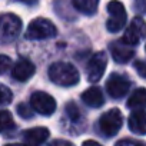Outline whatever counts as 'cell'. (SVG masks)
I'll list each match as a JSON object with an SVG mask.
<instances>
[{
	"instance_id": "cell-1",
	"label": "cell",
	"mask_w": 146,
	"mask_h": 146,
	"mask_svg": "<svg viewBox=\"0 0 146 146\" xmlns=\"http://www.w3.org/2000/svg\"><path fill=\"white\" fill-rule=\"evenodd\" d=\"M49 78L53 83H56L59 86H63V88L75 86L80 80L78 69L73 64L64 63V62L53 63L49 67Z\"/></svg>"
},
{
	"instance_id": "cell-2",
	"label": "cell",
	"mask_w": 146,
	"mask_h": 146,
	"mask_svg": "<svg viewBox=\"0 0 146 146\" xmlns=\"http://www.w3.org/2000/svg\"><path fill=\"white\" fill-rule=\"evenodd\" d=\"M57 35L56 26L49 20L43 17H37L30 22L27 26V30L25 33L26 39L29 40H44V39H52Z\"/></svg>"
},
{
	"instance_id": "cell-3",
	"label": "cell",
	"mask_w": 146,
	"mask_h": 146,
	"mask_svg": "<svg viewBox=\"0 0 146 146\" xmlns=\"http://www.w3.org/2000/svg\"><path fill=\"white\" fill-rule=\"evenodd\" d=\"M22 32V20L13 13L0 15V43L13 42Z\"/></svg>"
},
{
	"instance_id": "cell-4",
	"label": "cell",
	"mask_w": 146,
	"mask_h": 146,
	"mask_svg": "<svg viewBox=\"0 0 146 146\" xmlns=\"http://www.w3.org/2000/svg\"><path fill=\"white\" fill-rule=\"evenodd\" d=\"M108 13H109V19L106 22V29L110 33L120 32L125 27L126 19H127L125 6L120 2H117V0H112L108 5Z\"/></svg>"
},
{
	"instance_id": "cell-5",
	"label": "cell",
	"mask_w": 146,
	"mask_h": 146,
	"mask_svg": "<svg viewBox=\"0 0 146 146\" xmlns=\"http://www.w3.org/2000/svg\"><path fill=\"white\" fill-rule=\"evenodd\" d=\"M122 125H123V116L119 109H110L106 113H103L99 119V129L108 137L115 136L120 130Z\"/></svg>"
},
{
	"instance_id": "cell-6",
	"label": "cell",
	"mask_w": 146,
	"mask_h": 146,
	"mask_svg": "<svg viewBox=\"0 0 146 146\" xmlns=\"http://www.w3.org/2000/svg\"><path fill=\"white\" fill-rule=\"evenodd\" d=\"M30 105L32 109L42 116H50L56 110V100L46 92H35L30 96Z\"/></svg>"
},
{
	"instance_id": "cell-7",
	"label": "cell",
	"mask_w": 146,
	"mask_h": 146,
	"mask_svg": "<svg viewBox=\"0 0 146 146\" xmlns=\"http://www.w3.org/2000/svg\"><path fill=\"white\" fill-rule=\"evenodd\" d=\"M106 64H108V56L106 53L103 52H98L95 53L88 66H86V76H88V80L89 82H98L100 80V78L103 76V73L106 70Z\"/></svg>"
},
{
	"instance_id": "cell-8",
	"label": "cell",
	"mask_w": 146,
	"mask_h": 146,
	"mask_svg": "<svg viewBox=\"0 0 146 146\" xmlns=\"http://www.w3.org/2000/svg\"><path fill=\"white\" fill-rule=\"evenodd\" d=\"M130 89V80L119 73H113V75L108 79L106 82V90L113 99H120L123 98Z\"/></svg>"
},
{
	"instance_id": "cell-9",
	"label": "cell",
	"mask_w": 146,
	"mask_h": 146,
	"mask_svg": "<svg viewBox=\"0 0 146 146\" xmlns=\"http://www.w3.org/2000/svg\"><path fill=\"white\" fill-rule=\"evenodd\" d=\"M146 35V23L142 17H135L127 26L122 40L130 46H136Z\"/></svg>"
},
{
	"instance_id": "cell-10",
	"label": "cell",
	"mask_w": 146,
	"mask_h": 146,
	"mask_svg": "<svg viewBox=\"0 0 146 146\" xmlns=\"http://www.w3.org/2000/svg\"><path fill=\"white\" fill-rule=\"evenodd\" d=\"M109 49H110V53H112L113 60L117 62V63H126V62H129V60L133 57V54H135L133 46L125 43L122 39L113 42V43L109 46Z\"/></svg>"
},
{
	"instance_id": "cell-11",
	"label": "cell",
	"mask_w": 146,
	"mask_h": 146,
	"mask_svg": "<svg viewBox=\"0 0 146 146\" xmlns=\"http://www.w3.org/2000/svg\"><path fill=\"white\" fill-rule=\"evenodd\" d=\"M35 72H36V67L30 60L19 59L12 67V76L17 82H26L35 75Z\"/></svg>"
},
{
	"instance_id": "cell-12",
	"label": "cell",
	"mask_w": 146,
	"mask_h": 146,
	"mask_svg": "<svg viewBox=\"0 0 146 146\" xmlns=\"http://www.w3.org/2000/svg\"><path fill=\"white\" fill-rule=\"evenodd\" d=\"M49 137V129L46 127H33L27 129L23 133V140L26 146H40Z\"/></svg>"
},
{
	"instance_id": "cell-13",
	"label": "cell",
	"mask_w": 146,
	"mask_h": 146,
	"mask_svg": "<svg viewBox=\"0 0 146 146\" xmlns=\"http://www.w3.org/2000/svg\"><path fill=\"white\" fill-rule=\"evenodd\" d=\"M129 129L136 135H146V112L135 110L130 113L127 120Z\"/></svg>"
},
{
	"instance_id": "cell-14",
	"label": "cell",
	"mask_w": 146,
	"mask_h": 146,
	"mask_svg": "<svg viewBox=\"0 0 146 146\" xmlns=\"http://www.w3.org/2000/svg\"><path fill=\"white\" fill-rule=\"evenodd\" d=\"M82 100L85 105H88L90 108H100L105 103L103 93L99 88H90V89L85 90L82 93Z\"/></svg>"
},
{
	"instance_id": "cell-15",
	"label": "cell",
	"mask_w": 146,
	"mask_h": 146,
	"mask_svg": "<svg viewBox=\"0 0 146 146\" xmlns=\"http://www.w3.org/2000/svg\"><path fill=\"white\" fill-rule=\"evenodd\" d=\"M127 108L132 110L146 109V89L145 88H139L130 95V98L127 100Z\"/></svg>"
},
{
	"instance_id": "cell-16",
	"label": "cell",
	"mask_w": 146,
	"mask_h": 146,
	"mask_svg": "<svg viewBox=\"0 0 146 146\" xmlns=\"http://www.w3.org/2000/svg\"><path fill=\"white\" fill-rule=\"evenodd\" d=\"M73 6L85 15H93L98 10L99 0H73Z\"/></svg>"
},
{
	"instance_id": "cell-17",
	"label": "cell",
	"mask_w": 146,
	"mask_h": 146,
	"mask_svg": "<svg viewBox=\"0 0 146 146\" xmlns=\"http://www.w3.org/2000/svg\"><path fill=\"white\" fill-rule=\"evenodd\" d=\"M15 126L13 116L7 110H0V132H6Z\"/></svg>"
},
{
	"instance_id": "cell-18",
	"label": "cell",
	"mask_w": 146,
	"mask_h": 146,
	"mask_svg": "<svg viewBox=\"0 0 146 146\" xmlns=\"http://www.w3.org/2000/svg\"><path fill=\"white\" fill-rule=\"evenodd\" d=\"M66 115L69 116L70 120H78V119H80V112H79L76 103L69 102V103L66 105Z\"/></svg>"
},
{
	"instance_id": "cell-19",
	"label": "cell",
	"mask_w": 146,
	"mask_h": 146,
	"mask_svg": "<svg viewBox=\"0 0 146 146\" xmlns=\"http://www.w3.org/2000/svg\"><path fill=\"white\" fill-rule=\"evenodd\" d=\"M12 98H13V95H12L10 89L7 86H5V85H0V106L10 103Z\"/></svg>"
},
{
	"instance_id": "cell-20",
	"label": "cell",
	"mask_w": 146,
	"mask_h": 146,
	"mask_svg": "<svg viewBox=\"0 0 146 146\" xmlns=\"http://www.w3.org/2000/svg\"><path fill=\"white\" fill-rule=\"evenodd\" d=\"M12 67V59L6 54H0V75L6 73Z\"/></svg>"
},
{
	"instance_id": "cell-21",
	"label": "cell",
	"mask_w": 146,
	"mask_h": 146,
	"mask_svg": "<svg viewBox=\"0 0 146 146\" xmlns=\"http://www.w3.org/2000/svg\"><path fill=\"white\" fill-rule=\"evenodd\" d=\"M135 69L137 72V75L146 79V60H137L135 63Z\"/></svg>"
},
{
	"instance_id": "cell-22",
	"label": "cell",
	"mask_w": 146,
	"mask_h": 146,
	"mask_svg": "<svg viewBox=\"0 0 146 146\" xmlns=\"http://www.w3.org/2000/svg\"><path fill=\"white\" fill-rule=\"evenodd\" d=\"M17 110H19V115H20L22 117L29 119V117L33 116V112H32V109H30L27 105H19V106H17Z\"/></svg>"
},
{
	"instance_id": "cell-23",
	"label": "cell",
	"mask_w": 146,
	"mask_h": 146,
	"mask_svg": "<svg viewBox=\"0 0 146 146\" xmlns=\"http://www.w3.org/2000/svg\"><path fill=\"white\" fill-rule=\"evenodd\" d=\"M115 146H146L143 142H139V140H132V139H123V140H119Z\"/></svg>"
},
{
	"instance_id": "cell-24",
	"label": "cell",
	"mask_w": 146,
	"mask_h": 146,
	"mask_svg": "<svg viewBox=\"0 0 146 146\" xmlns=\"http://www.w3.org/2000/svg\"><path fill=\"white\" fill-rule=\"evenodd\" d=\"M49 146H75V145L67 142V140H63V139H56L52 143H49Z\"/></svg>"
},
{
	"instance_id": "cell-25",
	"label": "cell",
	"mask_w": 146,
	"mask_h": 146,
	"mask_svg": "<svg viewBox=\"0 0 146 146\" xmlns=\"http://www.w3.org/2000/svg\"><path fill=\"white\" fill-rule=\"evenodd\" d=\"M82 146H102L99 142H95V140H85Z\"/></svg>"
},
{
	"instance_id": "cell-26",
	"label": "cell",
	"mask_w": 146,
	"mask_h": 146,
	"mask_svg": "<svg viewBox=\"0 0 146 146\" xmlns=\"http://www.w3.org/2000/svg\"><path fill=\"white\" fill-rule=\"evenodd\" d=\"M6 146H26V145H23V143H9Z\"/></svg>"
},
{
	"instance_id": "cell-27",
	"label": "cell",
	"mask_w": 146,
	"mask_h": 146,
	"mask_svg": "<svg viewBox=\"0 0 146 146\" xmlns=\"http://www.w3.org/2000/svg\"><path fill=\"white\" fill-rule=\"evenodd\" d=\"M20 2H25V3H29V5H32V3H35L36 0H20Z\"/></svg>"
}]
</instances>
